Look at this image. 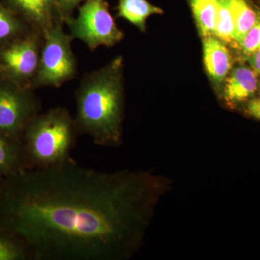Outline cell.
<instances>
[{
    "label": "cell",
    "instance_id": "obj_1",
    "mask_svg": "<svg viewBox=\"0 0 260 260\" xmlns=\"http://www.w3.org/2000/svg\"><path fill=\"white\" fill-rule=\"evenodd\" d=\"M0 229L32 260H112L129 255L143 223L145 180L74 159L0 179Z\"/></svg>",
    "mask_w": 260,
    "mask_h": 260
},
{
    "label": "cell",
    "instance_id": "obj_2",
    "mask_svg": "<svg viewBox=\"0 0 260 260\" xmlns=\"http://www.w3.org/2000/svg\"><path fill=\"white\" fill-rule=\"evenodd\" d=\"M123 96L121 56L84 75L75 92L77 113L74 119L80 135H88L97 145L118 144L121 138Z\"/></svg>",
    "mask_w": 260,
    "mask_h": 260
},
{
    "label": "cell",
    "instance_id": "obj_3",
    "mask_svg": "<svg viewBox=\"0 0 260 260\" xmlns=\"http://www.w3.org/2000/svg\"><path fill=\"white\" fill-rule=\"evenodd\" d=\"M79 135L66 108L39 112L29 121L20 140L25 169H47L68 161Z\"/></svg>",
    "mask_w": 260,
    "mask_h": 260
},
{
    "label": "cell",
    "instance_id": "obj_4",
    "mask_svg": "<svg viewBox=\"0 0 260 260\" xmlns=\"http://www.w3.org/2000/svg\"><path fill=\"white\" fill-rule=\"evenodd\" d=\"M64 24L56 20L43 35L39 69L32 89L59 88L76 76L78 64L73 49V39L64 32Z\"/></svg>",
    "mask_w": 260,
    "mask_h": 260
},
{
    "label": "cell",
    "instance_id": "obj_5",
    "mask_svg": "<svg viewBox=\"0 0 260 260\" xmlns=\"http://www.w3.org/2000/svg\"><path fill=\"white\" fill-rule=\"evenodd\" d=\"M73 39L83 42L90 51L113 47L124 37L111 15L106 0H86L80 7L78 15L65 22Z\"/></svg>",
    "mask_w": 260,
    "mask_h": 260
},
{
    "label": "cell",
    "instance_id": "obj_6",
    "mask_svg": "<svg viewBox=\"0 0 260 260\" xmlns=\"http://www.w3.org/2000/svg\"><path fill=\"white\" fill-rule=\"evenodd\" d=\"M43 38L42 34L31 29L23 37L0 47V77L34 90Z\"/></svg>",
    "mask_w": 260,
    "mask_h": 260
},
{
    "label": "cell",
    "instance_id": "obj_7",
    "mask_svg": "<svg viewBox=\"0 0 260 260\" xmlns=\"http://www.w3.org/2000/svg\"><path fill=\"white\" fill-rule=\"evenodd\" d=\"M34 90L0 77V132L20 141L29 121L40 112Z\"/></svg>",
    "mask_w": 260,
    "mask_h": 260
},
{
    "label": "cell",
    "instance_id": "obj_8",
    "mask_svg": "<svg viewBox=\"0 0 260 260\" xmlns=\"http://www.w3.org/2000/svg\"><path fill=\"white\" fill-rule=\"evenodd\" d=\"M32 30L44 35L56 20L55 0H3Z\"/></svg>",
    "mask_w": 260,
    "mask_h": 260
},
{
    "label": "cell",
    "instance_id": "obj_9",
    "mask_svg": "<svg viewBox=\"0 0 260 260\" xmlns=\"http://www.w3.org/2000/svg\"><path fill=\"white\" fill-rule=\"evenodd\" d=\"M203 61L210 79L215 86L225 81L232 69V56L226 44L214 36L203 38Z\"/></svg>",
    "mask_w": 260,
    "mask_h": 260
},
{
    "label": "cell",
    "instance_id": "obj_10",
    "mask_svg": "<svg viewBox=\"0 0 260 260\" xmlns=\"http://www.w3.org/2000/svg\"><path fill=\"white\" fill-rule=\"evenodd\" d=\"M257 75L246 64L237 65L232 68L224 81L223 95L225 101L236 104L254 96L259 89Z\"/></svg>",
    "mask_w": 260,
    "mask_h": 260
},
{
    "label": "cell",
    "instance_id": "obj_11",
    "mask_svg": "<svg viewBox=\"0 0 260 260\" xmlns=\"http://www.w3.org/2000/svg\"><path fill=\"white\" fill-rule=\"evenodd\" d=\"M24 169L21 143L0 132V179Z\"/></svg>",
    "mask_w": 260,
    "mask_h": 260
},
{
    "label": "cell",
    "instance_id": "obj_12",
    "mask_svg": "<svg viewBox=\"0 0 260 260\" xmlns=\"http://www.w3.org/2000/svg\"><path fill=\"white\" fill-rule=\"evenodd\" d=\"M117 10L118 16L125 19L142 32L146 30L149 17L162 13L160 8L147 0H119Z\"/></svg>",
    "mask_w": 260,
    "mask_h": 260
},
{
    "label": "cell",
    "instance_id": "obj_13",
    "mask_svg": "<svg viewBox=\"0 0 260 260\" xmlns=\"http://www.w3.org/2000/svg\"><path fill=\"white\" fill-rule=\"evenodd\" d=\"M235 34L234 45L237 47L243 37L260 18V12L250 0H232Z\"/></svg>",
    "mask_w": 260,
    "mask_h": 260
},
{
    "label": "cell",
    "instance_id": "obj_14",
    "mask_svg": "<svg viewBox=\"0 0 260 260\" xmlns=\"http://www.w3.org/2000/svg\"><path fill=\"white\" fill-rule=\"evenodd\" d=\"M198 31L202 37L214 36L218 13V0H189Z\"/></svg>",
    "mask_w": 260,
    "mask_h": 260
},
{
    "label": "cell",
    "instance_id": "obj_15",
    "mask_svg": "<svg viewBox=\"0 0 260 260\" xmlns=\"http://www.w3.org/2000/svg\"><path fill=\"white\" fill-rule=\"evenodd\" d=\"M31 28L0 0V47L23 37Z\"/></svg>",
    "mask_w": 260,
    "mask_h": 260
},
{
    "label": "cell",
    "instance_id": "obj_16",
    "mask_svg": "<svg viewBox=\"0 0 260 260\" xmlns=\"http://www.w3.org/2000/svg\"><path fill=\"white\" fill-rule=\"evenodd\" d=\"M235 23L232 0H218V13L214 37L226 44L234 45Z\"/></svg>",
    "mask_w": 260,
    "mask_h": 260
},
{
    "label": "cell",
    "instance_id": "obj_17",
    "mask_svg": "<svg viewBox=\"0 0 260 260\" xmlns=\"http://www.w3.org/2000/svg\"><path fill=\"white\" fill-rule=\"evenodd\" d=\"M32 259L31 254L18 238L0 229V260Z\"/></svg>",
    "mask_w": 260,
    "mask_h": 260
},
{
    "label": "cell",
    "instance_id": "obj_18",
    "mask_svg": "<svg viewBox=\"0 0 260 260\" xmlns=\"http://www.w3.org/2000/svg\"><path fill=\"white\" fill-rule=\"evenodd\" d=\"M237 47L244 57L260 49V18L252 28L243 37Z\"/></svg>",
    "mask_w": 260,
    "mask_h": 260
},
{
    "label": "cell",
    "instance_id": "obj_19",
    "mask_svg": "<svg viewBox=\"0 0 260 260\" xmlns=\"http://www.w3.org/2000/svg\"><path fill=\"white\" fill-rule=\"evenodd\" d=\"M83 1V0H55L58 19L64 24L67 20L73 17L72 14L73 10Z\"/></svg>",
    "mask_w": 260,
    "mask_h": 260
},
{
    "label": "cell",
    "instance_id": "obj_20",
    "mask_svg": "<svg viewBox=\"0 0 260 260\" xmlns=\"http://www.w3.org/2000/svg\"><path fill=\"white\" fill-rule=\"evenodd\" d=\"M245 59L251 69L258 75H260V49L250 55L245 56Z\"/></svg>",
    "mask_w": 260,
    "mask_h": 260
},
{
    "label": "cell",
    "instance_id": "obj_21",
    "mask_svg": "<svg viewBox=\"0 0 260 260\" xmlns=\"http://www.w3.org/2000/svg\"><path fill=\"white\" fill-rule=\"evenodd\" d=\"M247 112L251 116L260 120V97L251 99L247 105Z\"/></svg>",
    "mask_w": 260,
    "mask_h": 260
},
{
    "label": "cell",
    "instance_id": "obj_22",
    "mask_svg": "<svg viewBox=\"0 0 260 260\" xmlns=\"http://www.w3.org/2000/svg\"><path fill=\"white\" fill-rule=\"evenodd\" d=\"M259 88L260 89V81L259 82Z\"/></svg>",
    "mask_w": 260,
    "mask_h": 260
}]
</instances>
